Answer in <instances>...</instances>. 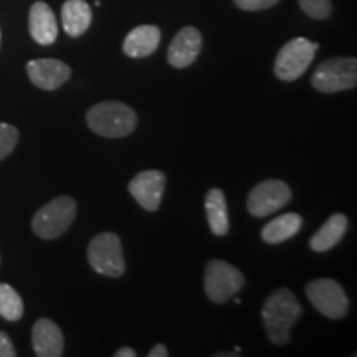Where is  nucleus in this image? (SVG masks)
Segmentation results:
<instances>
[{"label":"nucleus","mask_w":357,"mask_h":357,"mask_svg":"<svg viewBox=\"0 0 357 357\" xmlns=\"http://www.w3.org/2000/svg\"><path fill=\"white\" fill-rule=\"evenodd\" d=\"M301 316V306L288 288H280L268 296L261 310L263 324L271 342L283 346L289 341V331Z\"/></svg>","instance_id":"1"},{"label":"nucleus","mask_w":357,"mask_h":357,"mask_svg":"<svg viewBox=\"0 0 357 357\" xmlns=\"http://www.w3.org/2000/svg\"><path fill=\"white\" fill-rule=\"evenodd\" d=\"M86 123L98 136L124 137L134 131L137 116L131 106L121 101H102L89 108Z\"/></svg>","instance_id":"2"},{"label":"nucleus","mask_w":357,"mask_h":357,"mask_svg":"<svg viewBox=\"0 0 357 357\" xmlns=\"http://www.w3.org/2000/svg\"><path fill=\"white\" fill-rule=\"evenodd\" d=\"M77 217V202L68 195L53 199L33 215L32 229L40 238L53 240L63 235Z\"/></svg>","instance_id":"3"},{"label":"nucleus","mask_w":357,"mask_h":357,"mask_svg":"<svg viewBox=\"0 0 357 357\" xmlns=\"http://www.w3.org/2000/svg\"><path fill=\"white\" fill-rule=\"evenodd\" d=\"M88 261L96 273L109 276V278L121 276L126 270L121 238L113 231L96 235L89 242Z\"/></svg>","instance_id":"4"},{"label":"nucleus","mask_w":357,"mask_h":357,"mask_svg":"<svg viewBox=\"0 0 357 357\" xmlns=\"http://www.w3.org/2000/svg\"><path fill=\"white\" fill-rule=\"evenodd\" d=\"M311 84L321 93H339L356 88L357 60L351 56L329 58L316 68Z\"/></svg>","instance_id":"5"},{"label":"nucleus","mask_w":357,"mask_h":357,"mask_svg":"<svg viewBox=\"0 0 357 357\" xmlns=\"http://www.w3.org/2000/svg\"><path fill=\"white\" fill-rule=\"evenodd\" d=\"M319 48L318 43L298 37L289 40L281 47L275 60V75L281 82H294L310 68L316 50Z\"/></svg>","instance_id":"6"},{"label":"nucleus","mask_w":357,"mask_h":357,"mask_svg":"<svg viewBox=\"0 0 357 357\" xmlns=\"http://www.w3.org/2000/svg\"><path fill=\"white\" fill-rule=\"evenodd\" d=\"M245 278L238 268L223 260H212L205 266L204 289L213 303H225L243 288Z\"/></svg>","instance_id":"7"},{"label":"nucleus","mask_w":357,"mask_h":357,"mask_svg":"<svg viewBox=\"0 0 357 357\" xmlns=\"http://www.w3.org/2000/svg\"><path fill=\"white\" fill-rule=\"evenodd\" d=\"M306 296L312 306L329 319H341L349 310V300L337 281L329 278L314 280L306 284Z\"/></svg>","instance_id":"8"},{"label":"nucleus","mask_w":357,"mask_h":357,"mask_svg":"<svg viewBox=\"0 0 357 357\" xmlns=\"http://www.w3.org/2000/svg\"><path fill=\"white\" fill-rule=\"evenodd\" d=\"M291 200V189L278 178H268L253 187L247 200V208L253 217H268Z\"/></svg>","instance_id":"9"},{"label":"nucleus","mask_w":357,"mask_h":357,"mask_svg":"<svg viewBox=\"0 0 357 357\" xmlns=\"http://www.w3.org/2000/svg\"><path fill=\"white\" fill-rule=\"evenodd\" d=\"M164 187H166V176L160 171H142L129 182V192L141 205L149 212H155L162 200Z\"/></svg>","instance_id":"10"},{"label":"nucleus","mask_w":357,"mask_h":357,"mask_svg":"<svg viewBox=\"0 0 357 357\" xmlns=\"http://www.w3.org/2000/svg\"><path fill=\"white\" fill-rule=\"evenodd\" d=\"M26 73L35 86L56 89L70 78L71 70L68 65L55 58H38L26 63Z\"/></svg>","instance_id":"11"},{"label":"nucleus","mask_w":357,"mask_h":357,"mask_svg":"<svg viewBox=\"0 0 357 357\" xmlns=\"http://www.w3.org/2000/svg\"><path fill=\"white\" fill-rule=\"evenodd\" d=\"M202 50V35L195 26H185L172 38L167 60L174 68H187L197 60Z\"/></svg>","instance_id":"12"},{"label":"nucleus","mask_w":357,"mask_h":357,"mask_svg":"<svg viewBox=\"0 0 357 357\" xmlns=\"http://www.w3.org/2000/svg\"><path fill=\"white\" fill-rule=\"evenodd\" d=\"M33 351L38 357H60L63 354V334L52 319L42 318L32 329Z\"/></svg>","instance_id":"13"},{"label":"nucleus","mask_w":357,"mask_h":357,"mask_svg":"<svg viewBox=\"0 0 357 357\" xmlns=\"http://www.w3.org/2000/svg\"><path fill=\"white\" fill-rule=\"evenodd\" d=\"M30 35L40 45H52L58 37L56 17L45 2H35L29 13Z\"/></svg>","instance_id":"14"},{"label":"nucleus","mask_w":357,"mask_h":357,"mask_svg":"<svg viewBox=\"0 0 357 357\" xmlns=\"http://www.w3.org/2000/svg\"><path fill=\"white\" fill-rule=\"evenodd\" d=\"M160 30L155 25H139L124 38L123 52L129 58H144L158 50Z\"/></svg>","instance_id":"15"},{"label":"nucleus","mask_w":357,"mask_h":357,"mask_svg":"<svg viewBox=\"0 0 357 357\" xmlns=\"http://www.w3.org/2000/svg\"><path fill=\"white\" fill-rule=\"evenodd\" d=\"M347 230V217L344 213H334L326 220V223L321 229L311 236L310 247L314 252L323 253L331 250L333 247L341 242Z\"/></svg>","instance_id":"16"},{"label":"nucleus","mask_w":357,"mask_h":357,"mask_svg":"<svg viewBox=\"0 0 357 357\" xmlns=\"http://www.w3.org/2000/svg\"><path fill=\"white\" fill-rule=\"evenodd\" d=\"M91 7L84 0H66L61 8V24L70 37H79L91 25Z\"/></svg>","instance_id":"17"},{"label":"nucleus","mask_w":357,"mask_h":357,"mask_svg":"<svg viewBox=\"0 0 357 357\" xmlns=\"http://www.w3.org/2000/svg\"><path fill=\"white\" fill-rule=\"evenodd\" d=\"M205 212H207L208 227L212 234L217 236H223L229 234V208H227V199L223 192L213 187L205 195Z\"/></svg>","instance_id":"18"},{"label":"nucleus","mask_w":357,"mask_h":357,"mask_svg":"<svg viewBox=\"0 0 357 357\" xmlns=\"http://www.w3.org/2000/svg\"><path fill=\"white\" fill-rule=\"evenodd\" d=\"M303 225V218L298 213H284V215L276 217L271 222H268L261 230L263 242L276 245L291 238L300 231Z\"/></svg>","instance_id":"19"},{"label":"nucleus","mask_w":357,"mask_h":357,"mask_svg":"<svg viewBox=\"0 0 357 357\" xmlns=\"http://www.w3.org/2000/svg\"><path fill=\"white\" fill-rule=\"evenodd\" d=\"M0 316L12 323L24 316V303L20 294L7 283H0Z\"/></svg>","instance_id":"20"},{"label":"nucleus","mask_w":357,"mask_h":357,"mask_svg":"<svg viewBox=\"0 0 357 357\" xmlns=\"http://www.w3.org/2000/svg\"><path fill=\"white\" fill-rule=\"evenodd\" d=\"M298 2H300L301 10L311 19L324 20L331 15V0H298Z\"/></svg>","instance_id":"21"},{"label":"nucleus","mask_w":357,"mask_h":357,"mask_svg":"<svg viewBox=\"0 0 357 357\" xmlns=\"http://www.w3.org/2000/svg\"><path fill=\"white\" fill-rule=\"evenodd\" d=\"M19 142V131L15 126L7 123H0V160L6 159L15 149Z\"/></svg>","instance_id":"22"},{"label":"nucleus","mask_w":357,"mask_h":357,"mask_svg":"<svg viewBox=\"0 0 357 357\" xmlns=\"http://www.w3.org/2000/svg\"><path fill=\"white\" fill-rule=\"evenodd\" d=\"M235 6L242 10L247 12H257V10H265V8H270L276 6L280 0H234Z\"/></svg>","instance_id":"23"},{"label":"nucleus","mask_w":357,"mask_h":357,"mask_svg":"<svg viewBox=\"0 0 357 357\" xmlns=\"http://www.w3.org/2000/svg\"><path fill=\"white\" fill-rule=\"evenodd\" d=\"M17 351L6 333L0 331V357H15Z\"/></svg>","instance_id":"24"},{"label":"nucleus","mask_w":357,"mask_h":357,"mask_svg":"<svg viewBox=\"0 0 357 357\" xmlns=\"http://www.w3.org/2000/svg\"><path fill=\"white\" fill-rule=\"evenodd\" d=\"M147 356H149V357H167L169 351L164 344H155L153 349L149 351V354H147Z\"/></svg>","instance_id":"25"},{"label":"nucleus","mask_w":357,"mask_h":357,"mask_svg":"<svg viewBox=\"0 0 357 357\" xmlns=\"http://www.w3.org/2000/svg\"><path fill=\"white\" fill-rule=\"evenodd\" d=\"M116 357H136V351L131 347H121L119 351H116Z\"/></svg>","instance_id":"26"},{"label":"nucleus","mask_w":357,"mask_h":357,"mask_svg":"<svg viewBox=\"0 0 357 357\" xmlns=\"http://www.w3.org/2000/svg\"><path fill=\"white\" fill-rule=\"evenodd\" d=\"M0 43H2V32H0Z\"/></svg>","instance_id":"27"}]
</instances>
